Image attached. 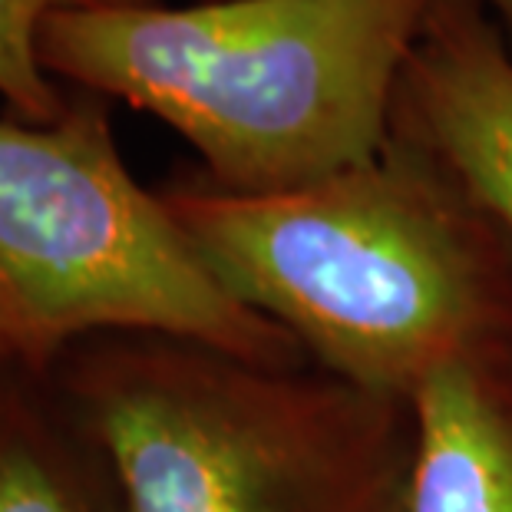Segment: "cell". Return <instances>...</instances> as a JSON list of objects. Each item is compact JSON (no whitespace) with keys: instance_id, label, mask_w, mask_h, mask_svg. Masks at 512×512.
<instances>
[{"instance_id":"6da1fadb","label":"cell","mask_w":512,"mask_h":512,"mask_svg":"<svg viewBox=\"0 0 512 512\" xmlns=\"http://www.w3.org/2000/svg\"><path fill=\"white\" fill-rule=\"evenodd\" d=\"M162 199L215 278L334 377L410 400L443 367L512 357V238L397 129L301 189Z\"/></svg>"},{"instance_id":"7a4b0ae2","label":"cell","mask_w":512,"mask_h":512,"mask_svg":"<svg viewBox=\"0 0 512 512\" xmlns=\"http://www.w3.org/2000/svg\"><path fill=\"white\" fill-rule=\"evenodd\" d=\"M437 0H199L57 10L37 57L53 80L152 113L209 182L288 192L367 166L394 139L407 60Z\"/></svg>"},{"instance_id":"3957f363","label":"cell","mask_w":512,"mask_h":512,"mask_svg":"<svg viewBox=\"0 0 512 512\" xmlns=\"http://www.w3.org/2000/svg\"><path fill=\"white\" fill-rule=\"evenodd\" d=\"M47 377L123 512H407V397L166 334L93 337Z\"/></svg>"},{"instance_id":"277c9868","label":"cell","mask_w":512,"mask_h":512,"mask_svg":"<svg viewBox=\"0 0 512 512\" xmlns=\"http://www.w3.org/2000/svg\"><path fill=\"white\" fill-rule=\"evenodd\" d=\"M0 331L17 367L40 377L106 334L308 361L215 278L169 202L133 179L90 90L70 93L47 126L0 119Z\"/></svg>"},{"instance_id":"5b68a950","label":"cell","mask_w":512,"mask_h":512,"mask_svg":"<svg viewBox=\"0 0 512 512\" xmlns=\"http://www.w3.org/2000/svg\"><path fill=\"white\" fill-rule=\"evenodd\" d=\"M394 129L512 238V57L460 0H437L400 80Z\"/></svg>"},{"instance_id":"8992f818","label":"cell","mask_w":512,"mask_h":512,"mask_svg":"<svg viewBox=\"0 0 512 512\" xmlns=\"http://www.w3.org/2000/svg\"><path fill=\"white\" fill-rule=\"evenodd\" d=\"M410 407L407 512H512V357L443 367Z\"/></svg>"},{"instance_id":"52a82bcc","label":"cell","mask_w":512,"mask_h":512,"mask_svg":"<svg viewBox=\"0 0 512 512\" xmlns=\"http://www.w3.org/2000/svg\"><path fill=\"white\" fill-rule=\"evenodd\" d=\"M0 512H123L100 446L24 367L0 374Z\"/></svg>"},{"instance_id":"ba28073f","label":"cell","mask_w":512,"mask_h":512,"mask_svg":"<svg viewBox=\"0 0 512 512\" xmlns=\"http://www.w3.org/2000/svg\"><path fill=\"white\" fill-rule=\"evenodd\" d=\"M156 0H0V100L7 116L47 126L67 110V93L40 67L37 34L57 10L146 7Z\"/></svg>"},{"instance_id":"9c48e42d","label":"cell","mask_w":512,"mask_h":512,"mask_svg":"<svg viewBox=\"0 0 512 512\" xmlns=\"http://www.w3.org/2000/svg\"><path fill=\"white\" fill-rule=\"evenodd\" d=\"M10 367H17V361H14V354H10V344H7L4 331H0V374L10 370Z\"/></svg>"},{"instance_id":"30bf717a","label":"cell","mask_w":512,"mask_h":512,"mask_svg":"<svg viewBox=\"0 0 512 512\" xmlns=\"http://www.w3.org/2000/svg\"><path fill=\"white\" fill-rule=\"evenodd\" d=\"M493 4H496L499 10H503V17L512 24V0H493Z\"/></svg>"}]
</instances>
